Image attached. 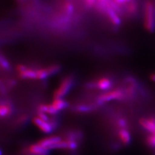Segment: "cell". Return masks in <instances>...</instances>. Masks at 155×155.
<instances>
[{"instance_id": "cell-1", "label": "cell", "mask_w": 155, "mask_h": 155, "mask_svg": "<svg viewBox=\"0 0 155 155\" xmlns=\"http://www.w3.org/2000/svg\"><path fill=\"white\" fill-rule=\"evenodd\" d=\"M144 26L149 32H153L155 29V7L150 1L145 4Z\"/></svg>"}, {"instance_id": "cell-2", "label": "cell", "mask_w": 155, "mask_h": 155, "mask_svg": "<svg viewBox=\"0 0 155 155\" xmlns=\"http://www.w3.org/2000/svg\"><path fill=\"white\" fill-rule=\"evenodd\" d=\"M126 98L127 97L124 90L119 89L109 90L100 94L98 97L97 102L99 104H101L111 100H122Z\"/></svg>"}, {"instance_id": "cell-3", "label": "cell", "mask_w": 155, "mask_h": 155, "mask_svg": "<svg viewBox=\"0 0 155 155\" xmlns=\"http://www.w3.org/2000/svg\"><path fill=\"white\" fill-rule=\"evenodd\" d=\"M73 84V79L71 76L64 78L58 88L54 91L53 96L54 98H61L69 91Z\"/></svg>"}, {"instance_id": "cell-4", "label": "cell", "mask_w": 155, "mask_h": 155, "mask_svg": "<svg viewBox=\"0 0 155 155\" xmlns=\"http://www.w3.org/2000/svg\"><path fill=\"white\" fill-rule=\"evenodd\" d=\"M88 86L91 88H97L103 91H108L113 86V81L109 78L103 77L95 81L89 83Z\"/></svg>"}, {"instance_id": "cell-5", "label": "cell", "mask_w": 155, "mask_h": 155, "mask_svg": "<svg viewBox=\"0 0 155 155\" xmlns=\"http://www.w3.org/2000/svg\"><path fill=\"white\" fill-rule=\"evenodd\" d=\"M32 122L34 124H35L41 131L47 134L50 133L52 131L53 127H54V124H53L51 121L47 122V121H45L43 120H41L40 118H38V116L33 118Z\"/></svg>"}, {"instance_id": "cell-6", "label": "cell", "mask_w": 155, "mask_h": 155, "mask_svg": "<svg viewBox=\"0 0 155 155\" xmlns=\"http://www.w3.org/2000/svg\"><path fill=\"white\" fill-rule=\"evenodd\" d=\"M48 151L47 149L43 148L38 143L32 144L24 149V153L25 155H48Z\"/></svg>"}, {"instance_id": "cell-7", "label": "cell", "mask_w": 155, "mask_h": 155, "mask_svg": "<svg viewBox=\"0 0 155 155\" xmlns=\"http://www.w3.org/2000/svg\"><path fill=\"white\" fill-rule=\"evenodd\" d=\"M61 140V139L59 137H57V136H51V137H48L41 139L38 143L43 148L51 150L52 149L54 145L58 142H60Z\"/></svg>"}, {"instance_id": "cell-8", "label": "cell", "mask_w": 155, "mask_h": 155, "mask_svg": "<svg viewBox=\"0 0 155 155\" xmlns=\"http://www.w3.org/2000/svg\"><path fill=\"white\" fill-rule=\"evenodd\" d=\"M140 124L150 134L155 135V118L149 117L140 119Z\"/></svg>"}, {"instance_id": "cell-9", "label": "cell", "mask_w": 155, "mask_h": 155, "mask_svg": "<svg viewBox=\"0 0 155 155\" xmlns=\"http://www.w3.org/2000/svg\"><path fill=\"white\" fill-rule=\"evenodd\" d=\"M118 137L120 141L125 145L129 144L130 142V140H131L130 134L127 128L120 129L118 131Z\"/></svg>"}, {"instance_id": "cell-10", "label": "cell", "mask_w": 155, "mask_h": 155, "mask_svg": "<svg viewBox=\"0 0 155 155\" xmlns=\"http://www.w3.org/2000/svg\"><path fill=\"white\" fill-rule=\"evenodd\" d=\"M51 104L58 112L65 109L68 106V103L62 98H54Z\"/></svg>"}, {"instance_id": "cell-11", "label": "cell", "mask_w": 155, "mask_h": 155, "mask_svg": "<svg viewBox=\"0 0 155 155\" xmlns=\"http://www.w3.org/2000/svg\"><path fill=\"white\" fill-rule=\"evenodd\" d=\"M38 111L45 113L49 114H55L58 113V111L53 107L52 104H41L38 106Z\"/></svg>"}, {"instance_id": "cell-12", "label": "cell", "mask_w": 155, "mask_h": 155, "mask_svg": "<svg viewBox=\"0 0 155 155\" xmlns=\"http://www.w3.org/2000/svg\"><path fill=\"white\" fill-rule=\"evenodd\" d=\"M12 113V107L11 104L8 102H4L1 104L0 106V115L2 118L7 117Z\"/></svg>"}, {"instance_id": "cell-13", "label": "cell", "mask_w": 155, "mask_h": 155, "mask_svg": "<svg viewBox=\"0 0 155 155\" xmlns=\"http://www.w3.org/2000/svg\"><path fill=\"white\" fill-rule=\"evenodd\" d=\"M92 109H93V107L85 104L78 105L76 107V110L79 111V112H87V111H89Z\"/></svg>"}, {"instance_id": "cell-14", "label": "cell", "mask_w": 155, "mask_h": 155, "mask_svg": "<svg viewBox=\"0 0 155 155\" xmlns=\"http://www.w3.org/2000/svg\"><path fill=\"white\" fill-rule=\"evenodd\" d=\"M137 4L135 3L134 2H130L129 4L127 6V11L129 14H134L136 11H137Z\"/></svg>"}, {"instance_id": "cell-15", "label": "cell", "mask_w": 155, "mask_h": 155, "mask_svg": "<svg viewBox=\"0 0 155 155\" xmlns=\"http://www.w3.org/2000/svg\"><path fill=\"white\" fill-rule=\"evenodd\" d=\"M1 66L5 70H8L10 69V64L8 61L6 60L5 58H4L3 56H1Z\"/></svg>"}, {"instance_id": "cell-16", "label": "cell", "mask_w": 155, "mask_h": 155, "mask_svg": "<svg viewBox=\"0 0 155 155\" xmlns=\"http://www.w3.org/2000/svg\"><path fill=\"white\" fill-rule=\"evenodd\" d=\"M117 125L120 127V129H123V128H127V122L126 120L124 118H120L118 120Z\"/></svg>"}, {"instance_id": "cell-17", "label": "cell", "mask_w": 155, "mask_h": 155, "mask_svg": "<svg viewBox=\"0 0 155 155\" xmlns=\"http://www.w3.org/2000/svg\"><path fill=\"white\" fill-rule=\"evenodd\" d=\"M26 120H27L26 116H21L20 118H19L18 120L19 123H23V122H25V121H26Z\"/></svg>"}, {"instance_id": "cell-18", "label": "cell", "mask_w": 155, "mask_h": 155, "mask_svg": "<svg viewBox=\"0 0 155 155\" xmlns=\"http://www.w3.org/2000/svg\"><path fill=\"white\" fill-rule=\"evenodd\" d=\"M113 1H114L116 3H118L120 5H122L123 4H124L126 2L125 0H113Z\"/></svg>"}, {"instance_id": "cell-19", "label": "cell", "mask_w": 155, "mask_h": 155, "mask_svg": "<svg viewBox=\"0 0 155 155\" xmlns=\"http://www.w3.org/2000/svg\"><path fill=\"white\" fill-rule=\"evenodd\" d=\"M151 80L155 82V74H152V75L151 76Z\"/></svg>"}, {"instance_id": "cell-20", "label": "cell", "mask_w": 155, "mask_h": 155, "mask_svg": "<svg viewBox=\"0 0 155 155\" xmlns=\"http://www.w3.org/2000/svg\"><path fill=\"white\" fill-rule=\"evenodd\" d=\"M131 1H132V0H125V2H130Z\"/></svg>"}]
</instances>
